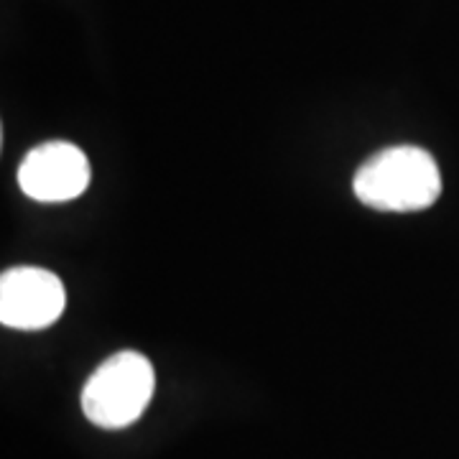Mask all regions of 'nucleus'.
<instances>
[{"mask_svg": "<svg viewBox=\"0 0 459 459\" xmlns=\"http://www.w3.org/2000/svg\"><path fill=\"white\" fill-rule=\"evenodd\" d=\"M352 192L377 212H421L442 197V174L424 148L394 146L358 169Z\"/></svg>", "mask_w": 459, "mask_h": 459, "instance_id": "f257e3e1", "label": "nucleus"}, {"mask_svg": "<svg viewBox=\"0 0 459 459\" xmlns=\"http://www.w3.org/2000/svg\"><path fill=\"white\" fill-rule=\"evenodd\" d=\"M156 373L146 355L123 350L100 365L84 383L82 411L100 429H126L141 419L153 398Z\"/></svg>", "mask_w": 459, "mask_h": 459, "instance_id": "f03ea898", "label": "nucleus"}, {"mask_svg": "<svg viewBox=\"0 0 459 459\" xmlns=\"http://www.w3.org/2000/svg\"><path fill=\"white\" fill-rule=\"evenodd\" d=\"M66 307L65 283L36 265L8 268L0 276V322L21 332L51 327Z\"/></svg>", "mask_w": 459, "mask_h": 459, "instance_id": "7ed1b4c3", "label": "nucleus"}, {"mask_svg": "<svg viewBox=\"0 0 459 459\" xmlns=\"http://www.w3.org/2000/svg\"><path fill=\"white\" fill-rule=\"evenodd\" d=\"M90 161L69 141H47L31 148L18 166V186L33 202H72L90 186Z\"/></svg>", "mask_w": 459, "mask_h": 459, "instance_id": "20e7f679", "label": "nucleus"}]
</instances>
